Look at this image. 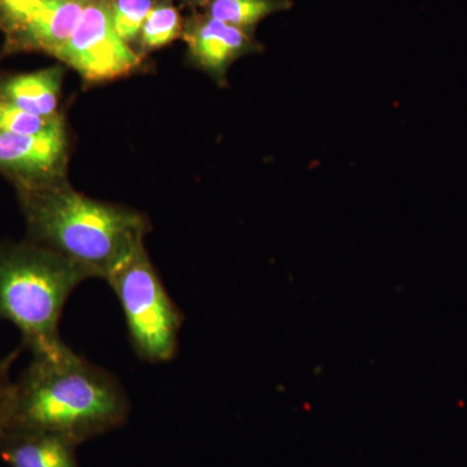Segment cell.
Here are the masks:
<instances>
[{
	"label": "cell",
	"instance_id": "obj_1",
	"mask_svg": "<svg viewBox=\"0 0 467 467\" xmlns=\"http://www.w3.org/2000/svg\"><path fill=\"white\" fill-rule=\"evenodd\" d=\"M129 414L119 380L70 349L57 359L32 358L15 380L5 430L45 432L78 447L124 426Z\"/></svg>",
	"mask_w": 467,
	"mask_h": 467
},
{
	"label": "cell",
	"instance_id": "obj_2",
	"mask_svg": "<svg viewBox=\"0 0 467 467\" xmlns=\"http://www.w3.org/2000/svg\"><path fill=\"white\" fill-rule=\"evenodd\" d=\"M23 208L32 242L106 282L149 232L138 212L92 201L60 182L23 192Z\"/></svg>",
	"mask_w": 467,
	"mask_h": 467
},
{
	"label": "cell",
	"instance_id": "obj_3",
	"mask_svg": "<svg viewBox=\"0 0 467 467\" xmlns=\"http://www.w3.org/2000/svg\"><path fill=\"white\" fill-rule=\"evenodd\" d=\"M90 275L38 243L0 245V321L20 331L32 358L57 359L70 348L58 330L64 306Z\"/></svg>",
	"mask_w": 467,
	"mask_h": 467
},
{
	"label": "cell",
	"instance_id": "obj_4",
	"mask_svg": "<svg viewBox=\"0 0 467 467\" xmlns=\"http://www.w3.org/2000/svg\"><path fill=\"white\" fill-rule=\"evenodd\" d=\"M107 282L121 304L135 355L150 364L173 359L184 316L165 290L144 244L129 254Z\"/></svg>",
	"mask_w": 467,
	"mask_h": 467
},
{
	"label": "cell",
	"instance_id": "obj_5",
	"mask_svg": "<svg viewBox=\"0 0 467 467\" xmlns=\"http://www.w3.org/2000/svg\"><path fill=\"white\" fill-rule=\"evenodd\" d=\"M57 57L91 82L119 78L140 64V57L113 26L112 0L88 2L75 33Z\"/></svg>",
	"mask_w": 467,
	"mask_h": 467
},
{
	"label": "cell",
	"instance_id": "obj_6",
	"mask_svg": "<svg viewBox=\"0 0 467 467\" xmlns=\"http://www.w3.org/2000/svg\"><path fill=\"white\" fill-rule=\"evenodd\" d=\"M66 156L63 122L39 134L0 131V169L15 175L23 192L58 182L55 175L60 173Z\"/></svg>",
	"mask_w": 467,
	"mask_h": 467
},
{
	"label": "cell",
	"instance_id": "obj_7",
	"mask_svg": "<svg viewBox=\"0 0 467 467\" xmlns=\"http://www.w3.org/2000/svg\"><path fill=\"white\" fill-rule=\"evenodd\" d=\"M183 38L196 66L218 82L225 81L227 69L236 58L260 48L247 30L214 20L207 15L192 18L183 30Z\"/></svg>",
	"mask_w": 467,
	"mask_h": 467
},
{
	"label": "cell",
	"instance_id": "obj_8",
	"mask_svg": "<svg viewBox=\"0 0 467 467\" xmlns=\"http://www.w3.org/2000/svg\"><path fill=\"white\" fill-rule=\"evenodd\" d=\"M90 0H47L29 21L11 34L26 50L45 51L57 57L78 26Z\"/></svg>",
	"mask_w": 467,
	"mask_h": 467
},
{
	"label": "cell",
	"instance_id": "obj_9",
	"mask_svg": "<svg viewBox=\"0 0 467 467\" xmlns=\"http://www.w3.org/2000/svg\"><path fill=\"white\" fill-rule=\"evenodd\" d=\"M77 445L45 432L5 430L0 459L11 467H78Z\"/></svg>",
	"mask_w": 467,
	"mask_h": 467
},
{
	"label": "cell",
	"instance_id": "obj_10",
	"mask_svg": "<svg viewBox=\"0 0 467 467\" xmlns=\"http://www.w3.org/2000/svg\"><path fill=\"white\" fill-rule=\"evenodd\" d=\"M61 76L60 67H48L12 77L0 86V97L34 115L57 116Z\"/></svg>",
	"mask_w": 467,
	"mask_h": 467
},
{
	"label": "cell",
	"instance_id": "obj_11",
	"mask_svg": "<svg viewBox=\"0 0 467 467\" xmlns=\"http://www.w3.org/2000/svg\"><path fill=\"white\" fill-rule=\"evenodd\" d=\"M291 7V0H209L207 16L248 32L264 18Z\"/></svg>",
	"mask_w": 467,
	"mask_h": 467
},
{
	"label": "cell",
	"instance_id": "obj_12",
	"mask_svg": "<svg viewBox=\"0 0 467 467\" xmlns=\"http://www.w3.org/2000/svg\"><path fill=\"white\" fill-rule=\"evenodd\" d=\"M182 23L177 9L169 3H158L144 21L140 41L146 50L164 47L182 34Z\"/></svg>",
	"mask_w": 467,
	"mask_h": 467
},
{
	"label": "cell",
	"instance_id": "obj_13",
	"mask_svg": "<svg viewBox=\"0 0 467 467\" xmlns=\"http://www.w3.org/2000/svg\"><path fill=\"white\" fill-rule=\"evenodd\" d=\"M60 116L43 117L18 109L0 97V131L17 135H33L50 130L61 124Z\"/></svg>",
	"mask_w": 467,
	"mask_h": 467
},
{
	"label": "cell",
	"instance_id": "obj_14",
	"mask_svg": "<svg viewBox=\"0 0 467 467\" xmlns=\"http://www.w3.org/2000/svg\"><path fill=\"white\" fill-rule=\"evenodd\" d=\"M153 0H112L113 26L119 38L130 45L140 39Z\"/></svg>",
	"mask_w": 467,
	"mask_h": 467
},
{
	"label": "cell",
	"instance_id": "obj_15",
	"mask_svg": "<svg viewBox=\"0 0 467 467\" xmlns=\"http://www.w3.org/2000/svg\"><path fill=\"white\" fill-rule=\"evenodd\" d=\"M47 0H0V23L9 34L16 33Z\"/></svg>",
	"mask_w": 467,
	"mask_h": 467
},
{
	"label": "cell",
	"instance_id": "obj_16",
	"mask_svg": "<svg viewBox=\"0 0 467 467\" xmlns=\"http://www.w3.org/2000/svg\"><path fill=\"white\" fill-rule=\"evenodd\" d=\"M20 352L21 349H16L0 358V435L7 427L9 409H11L15 389V379L11 374L12 367Z\"/></svg>",
	"mask_w": 467,
	"mask_h": 467
},
{
	"label": "cell",
	"instance_id": "obj_17",
	"mask_svg": "<svg viewBox=\"0 0 467 467\" xmlns=\"http://www.w3.org/2000/svg\"><path fill=\"white\" fill-rule=\"evenodd\" d=\"M187 2L199 3V5H207L209 0H187Z\"/></svg>",
	"mask_w": 467,
	"mask_h": 467
}]
</instances>
